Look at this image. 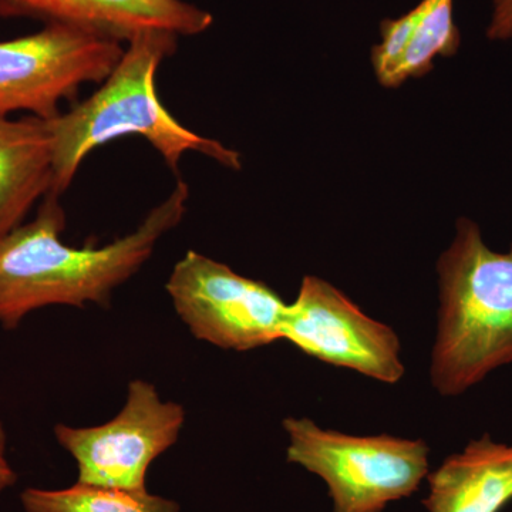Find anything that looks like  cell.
I'll list each match as a JSON object with an SVG mask.
<instances>
[{"mask_svg": "<svg viewBox=\"0 0 512 512\" xmlns=\"http://www.w3.org/2000/svg\"><path fill=\"white\" fill-rule=\"evenodd\" d=\"M190 190L178 181L136 231L96 248L63 244L66 215L59 197L46 195L29 224L0 238V323L18 328L26 315L52 305H106L140 271L157 242L183 221Z\"/></svg>", "mask_w": 512, "mask_h": 512, "instance_id": "1", "label": "cell"}, {"mask_svg": "<svg viewBox=\"0 0 512 512\" xmlns=\"http://www.w3.org/2000/svg\"><path fill=\"white\" fill-rule=\"evenodd\" d=\"M177 40L167 32L133 37L97 92L56 119L45 120L53 144L50 195L60 197L72 185L80 165L97 147L127 136L143 137L174 173L191 151L231 170L241 168L237 151L188 130L158 99L157 72L165 57L173 55Z\"/></svg>", "mask_w": 512, "mask_h": 512, "instance_id": "2", "label": "cell"}, {"mask_svg": "<svg viewBox=\"0 0 512 512\" xmlns=\"http://www.w3.org/2000/svg\"><path fill=\"white\" fill-rule=\"evenodd\" d=\"M440 306L430 360L431 386L457 397L512 365V242L497 252L468 218L441 254Z\"/></svg>", "mask_w": 512, "mask_h": 512, "instance_id": "3", "label": "cell"}, {"mask_svg": "<svg viewBox=\"0 0 512 512\" xmlns=\"http://www.w3.org/2000/svg\"><path fill=\"white\" fill-rule=\"evenodd\" d=\"M282 426L289 437L286 461L326 484L332 512H384L417 493L430 473L424 440L355 436L306 417H286Z\"/></svg>", "mask_w": 512, "mask_h": 512, "instance_id": "4", "label": "cell"}, {"mask_svg": "<svg viewBox=\"0 0 512 512\" xmlns=\"http://www.w3.org/2000/svg\"><path fill=\"white\" fill-rule=\"evenodd\" d=\"M123 43L70 26L46 25L0 42V117L28 111L53 120L84 84L103 83L120 62Z\"/></svg>", "mask_w": 512, "mask_h": 512, "instance_id": "5", "label": "cell"}, {"mask_svg": "<svg viewBox=\"0 0 512 512\" xmlns=\"http://www.w3.org/2000/svg\"><path fill=\"white\" fill-rule=\"evenodd\" d=\"M175 311L195 338L218 348L248 352L282 340L288 303L264 282L190 251L167 282Z\"/></svg>", "mask_w": 512, "mask_h": 512, "instance_id": "6", "label": "cell"}, {"mask_svg": "<svg viewBox=\"0 0 512 512\" xmlns=\"http://www.w3.org/2000/svg\"><path fill=\"white\" fill-rule=\"evenodd\" d=\"M184 421L181 404L164 402L154 384L133 380L113 420L80 429L57 424L55 436L76 460L77 483L146 491L148 468L177 443Z\"/></svg>", "mask_w": 512, "mask_h": 512, "instance_id": "7", "label": "cell"}, {"mask_svg": "<svg viewBox=\"0 0 512 512\" xmlns=\"http://www.w3.org/2000/svg\"><path fill=\"white\" fill-rule=\"evenodd\" d=\"M281 335L305 355L380 383H399L406 373L394 329L316 276H305L295 301L286 305Z\"/></svg>", "mask_w": 512, "mask_h": 512, "instance_id": "8", "label": "cell"}, {"mask_svg": "<svg viewBox=\"0 0 512 512\" xmlns=\"http://www.w3.org/2000/svg\"><path fill=\"white\" fill-rule=\"evenodd\" d=\"M3 18H32L127 43L144 32L195 36L214 19L184 0H0Z\"/></svg>", "mask_w": 512, "mask_h": 512, "instance_id": "9", "label": "cell"}, {"mask_svg": "<svg viewBox=\"0 0 512 512\" xmlns=\"http://www.w3.org/2000/svg\"><path fill=\"white\" fill-rule=\"evenodd\" d=\"M427 512H501L512 501V444L485 433L426 478Z\"/></svg>", "mask_w": 512, "mask_h": 512, "instance_id": "10", "label": "cell"}, {"mask_svg": "<svg viewBox=\"0 0 512 512\" xmlns=\"http://www.w3.org/2000/svg\"><path fill=\"white\" fill-rule=\"evenodd\" d=\"M53 144L46 121L0 117V238L52 192Z\"/></svg>", "mask_w": 512, "mask_h": 512, "instance_id": "11", "label": "cell"}, {"mask_svg": "<svg viewBox=\"0 0 512 512\" xmlns=\"http://www.w3.org/2000/svg\"><path fill=\"white\" fill-rule=\"evenodd\" d=\"M26 512H180V505L148 491L116 490L76 483L64 490L26 488Z\"/></svg>", "mask_w": 512, "mask_h": 512, "instance_id": "12", "label": "cell"}, {"mask_svg": "<svg viewBox=\"0 0 512 512\" xmlns=\"http://www.w3.org/2000/svg\"><path fill=\"white\" fill-rule=\"evenodd\" d=\"M420 18L410 45L397 64L386 87H397L407 79L424 76L436 57L456 55L460 32L454 23V0H421Z\"/></svg>", "mask_w": 512, "mask_h": 512, "instance_id": "13", "label": "cell"}, {"mask_svg": "<svg viewBox=\"0 0 512 512\" xmlns=\"http://www.w3.org/2000/svg\"><path fill=\"white\" fill-rule=\"evenodd\" d=\"M487 37L494 42L512 39V0H491Z\"/></svg>", "mask_w": 512, "mask_h": 512, "instance_id": "14", "label": "cell"}, {"mask_svg": "<svg viewBox=\"0 0 512 512\" xmlns=\"http://www.w3.org/2000/svg\"><path fill=\"white\" fill-rule=\"evenodd\" d=\"M16 480H18V476L6 458V433L2 421H0V493L6 488L12 487Z\"/></svg>", "mask_w": 512, "mask_h": 512, "instance_id": "15", "label": "cell"}]
</instances>
